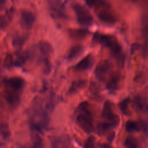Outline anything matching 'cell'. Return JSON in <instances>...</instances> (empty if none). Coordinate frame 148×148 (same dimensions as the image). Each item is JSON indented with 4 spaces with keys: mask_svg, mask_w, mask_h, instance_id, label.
Here are the masks:
<instances>
[{
    "mask_svg": "<svg viewBox=\"0 0 148 148\" xmlns=\"http://www.w3.org/2000/svg\"><path fill=\"white\" fill-rule=\"evenodd\" d=\"M93 40L96 43L108 48L112 56L117 60L118 62L121 65H124V56L121 47L114 36L108 34L95 33L94 35Z\"/></svg>",
    "mask_w": 148,
    "mask_h": 148,
    "instance_id": "1",
    "label": "cell"
},
{
    "mask_svg": "<svg viewBox=\"0 0 148 148\" xmlns=\"http://www.w3.org/2000/svg\"><path fill=\"white\" fill-rule=\"evenodd\" d=\"M77 110L76 121L79 126L84 132H91L93 130V119L90 104L86 101L81 102Z\"/></svg>",
    "mask_w": 148,
    "mask_h": 148,
    "instance_id": "2",
    "label": "cell"
},
{
    "mask_svg": "<svg viewBox=\"0 0 148 148\" xmlns=\"http://www.w3.org/2000/svg\"><path fill=\"white\" fill-rule=\"evenodd\" d=\"M79 23L84 26H90L93 23V17L90 12L84 6L75 3L73 6Z\"/></svg>",
    "mask_w": 148,
    "mask_h": 148,
    "instance_id": "3",
    "label": "cell"
},
{
    "mask_svg": "<svg viewBox=\"0 0 148 148\" xmlns=\"http://www.w3.org/2000/svg\"><path fill=\"white\" fill-rule=\"evenodd\" d=\"M20 91L4 86L3 97L7 103L12 106L15 107L18 105L20 100Z\"/></svg>",
    "mask_w": 148,
    "mask_h": 148,
    "instance_id": "4",
    "label": "cell"
},
{
    "mask_svg": "<svg viewBox=\"0 0 148 148\" xmlns=\"http://www.w3.org/2000/svg\"><path fill=\"white\" fill-rule=\"evenodd\" d=\"M101 115L102 118L108 120L109 122L112 123L116 127L119 123V117L118 115L115 114L113 111L112 103L109 101H107L105 103Z\"/></svg>",
    "mask_w": 148,
    "mask_h": 148,
    "instance_id": "5",
    "label": "cell"
},
{
    "mask_svg": "<svg viewBox=\"0 0 148 148\" xmlns=\"http://www.w3.org/2000/svg\"><path fill=\"white\" fill-rule=\"evenodd\" d=\"M35 21V16L32 12L29 10H23L20 14V23L21 27L29 29L32 27Z\"/></svg>",
    "mask_w": 148,
    "mask_h": 148,
    "instance_id": "6",
    "label": "cell"
},
{
    "mask_svg": "<svg viewBox=\"0 0 148 148\" xmlns=\"http://www.w3.org/2000/svg\"><path fill=\"white\" fill-rule=\"evenodd\" d=\"M48 3L51 13L55 17H65L64 8L60 0H48Z\"/></svg>",
    "mask_w": 148,
    "mask_h": 148,
    "instance_id": "7",
    "label": "cell"
},
{
    "mask_svg": "<svg viewBox=\"0 0 148 148\" xmlns=\"http://www.w3.org/2000/svg\"><path fill=\"white\" fill-rule=\"evenodd\" d=\"M110 62L108 60H103L99 62L97 65L95 69V73L98 77L103 79L110 72Z\"/></svg>",
    "mask_w": 148,
    "mask_h": 148,
    "instance_id": "8",
    "label": "cell"
},
{
    "mask_svg": "<svg viewBox=\"0 0 148 148\" xmlns=\"http://www.w3.org/2000/svg\"><path fill=\"white\" fill-rule=\"evenodd\" d=\"M4 86L21 92L24 86L23 79L19 77H13L4 80Z\"/></svg>",
    "mask_w": 148,
    "mask_h": 148,
    "instance_id": "9",
    "label": "cell"
},
{
    "mask_svg": "<svg viewBox=\"0 0 148 148\" xmlns=\"http://www.w3.org/2000/svg\"><path fill=\"white\" fill-rule=\"evenodd\" d=\"M94 64V58L91 55H87L79 62L75 66V69L79 71H83L91 68Z\"/></svg>",
    "mask_w": 148,
    "mask_h": 148,
    "instance_id": "10",
    "label": "cell"
},
{
    "mask_svg": "<svg viewBox=\"0 0 148 148\" xmlns=\"http://www.w3.org/2000/svg\"><path fill=\"white\" fill-rule=\"evenodd\" d=\"M97 15L99 19L106 24H113L116 21L114 16L109 11V9H104L98 10Z\"/></svg>",
    "mask_w": 148,
    "mask_h": 148,
    "instance_id": "11",
    "label": "cell"
},
{
    "mask_svg": "<svg viewBox=\"0 0 148 148\" xmlns=\"http://www.w3.org/2000/svg\"><path fill=\"white\" fill-rule=\"evenodd\" d=\"M86 1L90 7L98 9V10L109 8V5L105 0H86Z\"/></svg>",
    "mask_w": 148,
    "mask_h": 148,
    "instance_id": "12",
    "label": "cell"
},
{
    "mask_svg": "<svg viewBox=\"0 0 148 148\" xmlns=\"http://www.w3.org/2000/svg\"><path fill=\"white\" fill-rule=\"evenodd\" d=\"M83 51V47L82 46L76 45L71 48L69 51L67 58L69 60H72L80 56Z\"/></svg>",
    "mask_w": 148,
    "mask_h": 148,
    "instance_id": "13",
    "label": "cell"
},
{
    "mask_svg": "<svg viewBox=\"0 0 148 148\" xmlns=\"http://www.w3.org/2000/svg\"><path fill=\"white\" fill-rule=\"evenodd\" d=\"M125 130L128 132L139 131L142 130L141 123H138L133 120H128L125 123Z\"/></svg>",
    "mask_w": 148,
    "mask_h": 148,
    "instance_id": "14",
    "label": "cell"
},
{
    "mask_svg": "<svg viewBox=\"0 0 148 148\" xmlns=\"http://www.w3.org/2000/svg\"><path fill=\"white\" fill-rule=\"evenodd\" d=\"M120 80V76L119 73H114L112 75L107 84V87L109 89H116Z\"/></svg>",
    "mask_w": 148,
    "mask_h": 148,
    "instance_id": "15",
    "label": "cell"
},
{
    "mask_svg": "<svg viewBox=\"0 0 148 148\" xmlns=\"http://www.w3.org/2000/svg\"><path fill=\"white\" fill-rule=\"evenodd\" d=\"M133 104L134 108L138 111L143 110L144 108H145L146 105V103L143 98L139 95L135 97L133 101Z\"/></svg>",
    "mask_w": 148,
    "mask_h": 148,
    "instance_id": "16",
    "label": "cell"
},
{
    "mask_svg": "<svg viewBox=\"0 0 148 148\" xmlns=\"http://www.w3.org/2000/svg\"><path fill=\"white\" fill-rule=\"evenodd\" d=\"M116 126L112 123H101L98 125L97 131L99 135H103L106 132L108 131L111 128L115 127Z\"/></svg>",
    "mask_w": 148,
    "mask_h": 148,
    "instance_id": "17",
    "label": "cell"
},
{
    "mask_svg": "<svg viewBox=\"0 0 148 148\" xmlns=\"http://www.w3.org/2000/svg\"><path fill=\"white\" fill-rule=\"evenodd\" d=\"M88 34V31L86 29H73L70 32L71 36L75 39H83Z\"/></svg>",
    "mask_w": 148,
    "mask_h": 148,
    "instance_id": "18",
    "label": "cell"
},
{
    "mask_svg": "<svg viewBox=\"0 0 148 148\" xmlns=\"http://www.w3.org/2000/svg\"><path fill=\"white\" fill-rule=\"evenodd\" d=\"M125 148H138V141L137 139L132 136H127L124 142Z\"/></svg>",
    "mask_w": 148,
    "mask_h": 148,
    "instance_id": "19",
    "label": "cell"
},
{
    "mask_svg": "<svg viewBox=\"0 0 148 148\" xmlns=\"http://www.w3.org/2000/svg\"><path fill=\"white\" fill-rule=\"evenodd\" d=\"M85 83L86 82L84 80L74 81L69 88V93L73 94L76 92L79 89L82 88L85 85Z\"/></svg>",
    "mask_w": 148,
    "mask_h": 148,
    "instance_id": "20",
    "label": "cell"
},
{
    "mask_svg": "<svg viewBox=\"0 0 148 148\" xmlns=\"http://www.w3.org/2000/svg\"><path fill=\"white\" fill-rule=\"evenodd\" d=\"M1 134L2 138L5 139L10 136V132L9 125L6 123H2L1 124Z\"/></svg>",
    "mask_w": 148,
    "mask_h": 148,
    "instance_id": "21",
    "label": "cell"
},
{
    "mask_svg": "<svg viewBox=\"0 0 148 148\" xmlns=\"http://www.w3.org/2000/svg\"><path fill=\"white\" fill-rule=\"evenodd\" d=\"M130 102V99L129 98H125L123 100L119 103V108L121 112L124 114H128L129 113L128 110V105Z\"/></svg>",
    "mask_w": 148,
    "mask_h": 148,
    "instance_id": "22",
    "label": "cell"
},
{
    "mask_svg": "<svg viewBox=\"0 0 148 148\" xmlns=\"http://www.w3.org/2000/svg\"><path fill=\"white\" fill-rule=\"evenodd\" d=\"M24 42V39L21 36L18 35L15 36L12 40V43L14 47H21Z\"/></svg>",
    "mask_w": 148,
    "mask_h": 148,
    "instance_id": "23",
    "label": "cell"
},
{
    "mask_svg": "<svg viewBox=\"0 0 148 148\" xmlns=\"http://www.w3.org/2000/svg\"><path fill=\"white\" fill-rule=\"evenodd\" d=\"M94 143L95 138L94 136H90L85 141L83 148H94Z\"/></svg>",
    "mask_w": 148,
    "mask_h": 148,
    "instance_id": "24",
    "label": "cell"
},
{
    "mask_svg": "<svg viewBox=\"0 0 148 148\" xmlns=\"http://www.w3.org/2000/svg\"><path fill=\"white\" fill-rule=\"evenodd\" d=\"M42 139L37 134L35 136V139L31 148H42Z\"/></svg>",
    "mask_w": 148,
    "mask_h": 148,
    "instance_id": "25",
    "label": "cell"
},
{
    "mask_svg": "<svg viewBox=\"0 0 148 148\" xmlns=\"http://www.w3.org/2000/svg\"><path fill=\"white\" fill-rule=\"evenodd\" d=\"M13 64V57L11 54H8L4 60V65L7 67L9 68L11 67Z\"/></svg>",
    "mask_w": 148,
    "mask_h": 148,
    "instance_id": "26",
    "label": "cell"
},
{
    "mask_svg": "<svg viewBox=\"0 0 148 148\" xmlns=\"http://www.w3.org/2000/svg\"><path fill=\"white\" fill-rule=\"evenodd\" d=\"M100 147L101 148H114L113 147H112V146H110V145L108 144V143H102L100 145Z\"/></svg>",
    "mask_w": 148,
    "mask_h": 148,
    "instance_id": "27",
    "label": "cell"
}]
</instances>
